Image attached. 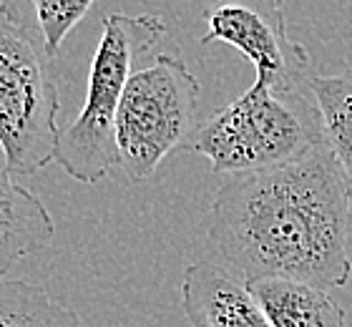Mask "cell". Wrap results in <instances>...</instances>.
Wrapping results in <instances>:
<instances>
[{
  "label": "cell",
  "instance_id": "obj_3",
  "mask_svg": "<svg viewBox=\"0 0 352 327\" xmlns=\"http://www.w3.org/2000/svg\"><path fill=\"white\" fill-rule=\"evenodd\" d=\"M166 33L159 13H109L88 71V91L78 116L60 131L53 161L71 179L81 184L103 182L113 167L116 154V116L133 63Z\"/></svg>",
  "mask_w": 352,
  "mask_h": 327
},
{
  "label": "cell",
  "instance_id": "obj_12",
  "mask_svg": "<svg viewBox=\"0 0 352 327\" xmlns=\"http://www.w3.org/2000/svg\"><path fill=\"white\" fill-rule=\"evenodd\" d=\"M91 8H94L91 0H36L33 3L45 59H56L66 36L86 18Z\"/></svg>",
  "mask_w": 352,
  "mask_h": 327
},
{
  "label": "cell",
  "instance_id": "obj_4",
  "mask_svg": "<svg viewBox=\"0 0 352 327\" xmlns=\"http://www.w3.org/2000/svg\"><path fill=\"white\" fill-rule=\"evenodd\" d=\"M197 76L179 56L162 53L131 76L116 116L118 167L131 182H146L174 149L197 134Z\"/></svg>",
  "mask_w": 352,
  "mask_h": 327
},
{
  "label": "cell",
  "instance_id": "obj_2",
  "mask_svg": "<svg viewBox=\"0 0 352 327\" xmlns=\"http://www.w3.org/2000/svg\"><path fill=\"white\" fill-rule=\"evenodd\" d=\"M327 144L312 83L274 91L252 83L239 98L199 124L186 149L209 159L214 174L285 167Z\"/></svg>",
  "mask_w": 352,
  "mask_h": 327
},
{
  "label": "cell",
  "instance_id": "obj_1",
  "mask_svg": "<svg viewBox=\"0 0 352 327\" xmlns=\"http://www.w3.org/2000/svg\"><path fill=\"white\" fill-rule=\"evenodd\" d=\"M350 196L327 144L302 159L234 174L217 189L209 240L244 284L294 279L330 292L352 275Z\"/></svg>",
  "mask_w": 352,
  "mask_h": 327
},
{
  "label": "cell",
  "instance_id": "obj_11",
  "mask_svg": "<svg viewBox=\"0 0 352 327\" xmlns=\"http://www.w3.org/2000/svg\"><path fill=\"white\" fill-rule=\"evenodd\" d=\"M0 327H83V322L41 284L0 279Z\"/></svg>",
  "mask_w": 352,
  "mask_h": 327
},
{
  "label": "cell",
  "instance_id": "obj_10",
  "mask_svg": "<svg viewBox=\"0 0 352 327\" xmlns=\"http://www.w3.org/2000/svg\"><path fill=\"white\" fill-rule=\"evenodd\" d=\"M312 94L317 98L324 124V138L332 149L345 179L352 217V76H315Z\"/></svg>",
  "mask_w": 352,
  "mask_h": 327
},
{
  "label": "cell",
  "instance_id": "obj_6",
  "mask_svg": "<svg viewBox=\"0 0 352 327\" xmlns=\"http://www.w3.org/2000/svg\"><path fill=\"white\" fill-rule=\"evenodd\" d=\"M206 36L199 43H227L257 71L259 86L294 91L312 83L307 48L289 38L279 3H224L206 10Z\"/></svg>",
  "mask_w": 352,
  "mask_h": 327
},
{
  "label": "cell",
  "instance_id": "obj_5",
  "mask_svg": "<svg viewBox=\"0 0 352 327\" xmlns=\"http://www.w3.org/2000/svg\"><path fill=\"white\" fill-rule=\"evenodd\" d=\"M58 88L25 18L0 25V149L10 176L48 167L58 149Z\"/></svg>",
  "mask_w": 352,
  "mask_h": 327
},
{
  "label": "cell",
  "instance_id": "obj_9",
  "mask_svg": "<svg viewBox=\"0 0 352 327\" xmlns=\"http://www.w3.org/2000/svg\"><path fill=\"white\" fill-rule=\"evenodd\" d=\"M247 290L272 327H347L345 307L327 290L294 279H257Z\"/></svg>",
  "mask_w": 352,
  "mask_h": 327
},
{
  "label": "cell",
  "instance_id": "obj_8",
  "mask_svg": "<svg viewBox=\"0 0 352 327\" xmlns=\"http://www.w3.org/2000/svg\"><path fill=\"white\" fill-rule=\"evenodd\" d=\"M56 224L51 211L28 187L0 171V277L25 255L51 244Z\"/></svg>",
  "mask_w": 352,
  "mask_h": 327
},
{
  "label": "cell",
  "instance_id": "obj_13",
  "mask_svg": "<svg viewBox=\"0 0 352 327\" xmlns=\"http://www.w3.org/2000/svg\"><path fill=\"white\" fill-rule=\"evenodd\" d=\"M23 15V8L15 6V3H3L0 0V25H6V23L10 21H18Z\"/></svg>",
  "mask_w": 352,
  "mask_h": 327
},
{
  "label": "cell",
  "instance_id": "obj_7",
  "mask_svg": "<svg viewBox=\"0 0 352 327\" xmlns=\"http://www.w3.org/2000/svg\"><path fill=\"white\" fill-rule=\"evenodd\" d=\"M182 310L191 327H272L247 284L209 262H194L182 272Z\"/></svg>",
  "mask_w": 352,
  "mask_h": 327
}]
</instances>
